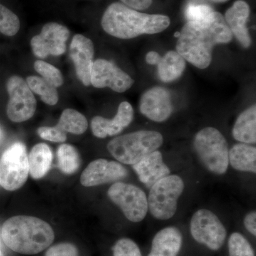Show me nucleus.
<instances>
[{
	"label": "nucleus",
	"instance_id": "obj_28",
	"mask_svg": "<svg viewBox=\"0 0 256 256\" xmlns=\"http://www.w3.org/2000/svg\"><path fill=\"white\" fill-rule=\"evenodd\" d=\"M34 68L37 73L42 76V78L54 87L58 88L63 85L64 77L62 72L52 64L43 60H36L34 63Z\"/></svg>",
	"mask_w": 256,
	"mask_h": 256
},
{
	"label": "nucleus",
	"instance_id": "obj_14",
	"mask_svg": "<svg viewBox=\"0 0 256 256\" xmlns=\"http://www.w3.org/2000/svg\"><path fill=\"white\" fill-rule=\"evenodd\" d=\"M140 110L143 116L154 122L168 120L174 110L169 90L160 86L150 89L141 97Z\"/></svg>",
	"mask_w": 256,
	"mask_h": 256
},
{
	"label": "nucleus",
	"instance_id": "obj_21",
	"mask_svg": "<svg viewBox=\"0 0 256 256\" xmlns=\"http://www.w3.org/2000/svg\"><path fill=\"white\" fill-rule=\"evenodd\" d=\"M236 140L244 144L256 143V106L246 109L238 116L233 129Z\"/></svg>",
	"mask_w": 256,
	"mask_h": 256
},
{
	"label": "nucleus",
	"instance_id": "obj_26",
	"mask_svg": "<svg viewBox=\"0 0 256 256\" xmlns=\"http://www.w3.org/2000/svg\"><path fill=\"white\" fill-rule=\"evenodd\" d=\"M58 166L62 172L66 174H73L80 168V156L77 150L70 144H64L57 151Z\"/></svg>",
	"mask_w": 256,
	"mask_h": 256
},
{
	"label": "nucleus",
	"instance_id": "obj_31",
	"mask_svg": "<svg viewBox=\"0 0 256 256\" xmlns=\"http://www.w3.org/2000/svg\"><path fill=\"white\" fill-rule=\"evenodd\" d=\"M114 256H142L137 244L128 238L119 240L114 246Z\"/></svg>",
	"mask_w": 256,
	"mask_h": 256
},
{
	"label": "nucleus",
	"instance_id": "obj_4",
	"mask_svg": "<svg viewBox=\"0 0 256 256\" xmlns=\"http://www.w3.org/2000/svg\"><path fill=\"white\" fill-rule=\"evenodd\" d=\"M163 143L164 138L161 133L141 130L114 138L108 144V150L119 162L132 166L158 150Z\"/></svg>",
	"mask_w": 256,
	"mask_h": 256
},
{
	"label": "nucleus",
	"instance_id": "obj_38",
	"mask_svg": "<svg viewBox=\"0 0 256 256\" xmlns=\"http://www.w3.org/2000/svg\"><path fill=\"white\" fill-rule=\"evenodd\" d=\"M2 137H3L2 131V130L0 129V142H1L2 139Z\"/></svg>",
	"mask_w": 256,
	"mask_h": 256
},
{
	"label": "nucleus",
	"instance_id": "obj_27",
	"mask_svg": "<svg viewBox=\"0 0 256 256\" xmlns=\"http://www.w3.org/2000/svg\"><path fill=\"white\" fill-rule=\"evenodd\" d=\"M20 30L18 15L4 5L0 4V32L6 36H14Z\"/></svg>",
	"mask_w": 256,
	"mask_h": 256
},
{
	"label": "nucleus",
	"instance_id": "obj_18",
	"mask_svg": "<svg viewBox=\"0 0 256 256\" xmlns=\"http://www.w3.org/2000/svg\"><path fill=\"white\" fill-rule=\"evenodd\" d=\"M250 12V6L246 2L238 0L228 10L224 18L232 34L236 37L240 44L246 48L252 44V37L247 28Z\"/></svg>",
	"mask_w": 256,
	"mask_h": 256
},
{
	"label": "nucleus",
	"instance_id": "obj_5",
	"mask_svg": "<svg viewBox=\"0 0 256 256\" xmlns=\"http://www.w3.org/2000/svg\"><path fill=\"white\" fill-rule=\"evenodd\" d=\"M197 156L210 172L222 175L229 166V149L226 139L218 130L208 127L197 133L194 138Z\"/></svg>",
	"mask_w": 256,
	"mask_h": 256
},
{
	"label": "nucleus",
	"instance_id": "obj_16",
	"mask_svg": "<svg viewBox=\"0 0 256 256\" xmlns=\"http://www.w3.org/2000/svg\"><path fill=\"white\" fill-rule=\"evenodd\" d=\"M134 119V110L128 102H121L118 114L112 120L96 116L92 121V134L96 138L104 139L119 134L132 124Z\"/></svg>",
	"mask_w": 256,
	"mask_h": 256
},
{
	"label": "nucleus",
	"instance_id": "obj_1",
	"mask_svg": "<svg viewBox=\"0 0 256 256\" xmlns=\"http://www.w3.org/2000/svg\"><path fill=\"white\" fill-rule=\"evenodd\" d=\"M233 34L223 15L214 12L198 21L188 22L180 34L176 50L185 60L200 69L210 67L216 45L228 44Z\"/></svg>",
	"mask_w": 256,
	"mask_h": 256
},
{
	"label": "nucleus",
	"instance_id": "obj_19",
	"mask_svg": "<svg viewBox=\"0 0 256 256\" xmlns=\"http://www.w3.org/2000/svg\"><path fill=\"white\" fill-rule=\"evenodd\" d=\"M182 242L181 232L175 227H168L156 234L148 256H178Z\"/></svg>",
	"mask_w": 256,
	"mask_h": 256
},
{
	"label": "nucleus",
	"instance_id": "obj_8",
	"mask_svg": "<svg viewBox=\"0 0 256 256\" xmlns=\"http://www.w3.org/2000/svg\"><path fill=\"white\" fill-rule=\"evenodd\" d=\"M108 194L128 220L139 223L146 218L149 210L148 197L141 188L130 184L116 182Z\"/></svg>",
	"mask_w": 256,
	"mask_h": 256
},
{
	"label": "nucleus",
	"instance_id": "obj_32",
	"mask_svg": "<svg viewBox=\"0 0 256 256\" xmlns=\"http://www.w3.org/2000/svg\"><path fill=\"white\" fill-rule=\"evenodd\" d=\"M38 136L44 140L55 143L65 142L67 140V133L58 126L55 127H42L37 130Z\"/></svg>",
	"mask_w": 256,
	"mask_h": 256
},
{
	"label": "nucleus",
	"instance_id": "obj_17",
	"mask_svg": "<svg viewBox=\"0 0 256 256\" xmlns=\"http://www.w3.org/2000/svg\"><path fill=\"white\" fill-rule=\"evenodd\" d=\"M132 168L141 182L149 188L171 174L170 168L164 163L162 154L158 150L144 156L137 164L132 165Z\"/></svg>",
	"mask_w": 256,
	"mask_h": 256
},
{
	"label": "nucleus",
	"instance_id": "obj_37",
	"mask_svg": "<svg viewBox=\"0 0 256 256\" xmlns=\"http://www.w3.org/2000/svg\"><path fill=\"white\" fill-rule=\"evenodd\" d=\"M210 1L214 2L216 3H224L228 2V0H210Z\"/></svg>",
	"mask_w": 256,
	"mask_h": 256
},
{
	"label": "nucleus",
	"instance_id": "obj_22",
	"mask_svg": "<svg viewBox=\"0 0 256 256\" xmlns=\"http://www.w3.org/2000/svg\"><path fill=\"white\" fill-rule=\"evenodd\" d=\"M229 164L237 171L256 173V148L244 143L236 144L229 150Z\"/></svg>",
	"mask_w": 256,
	"mask_h": 256
},
{
	"label": "nucleus",
	"instance_id": "obj_12",
	"mask_svg": "<svg viewBox=\"0 0 256 256\" xmlns=\"http://www.w3.org/2000/svg\"><path fill=\"white\" fill-rule=\"evenodd\" d=\"M134 80L114 62L106 60L94 62L90 85L96 88H109L118 94H124L134 85Z\"/></svg>",
	"mask_w": 256,
	"mask_h": 256
},
{
	"label": "nucleus",
	"instance_id": "obj_33",
	"mask_svg": "<svg viewBox=\"0 0 256 256\" xmlns=\"http://www.w3.org/2000/svg\"><path fill=\"white\" fill-rule=\"evenodd\" d=\"M78 250L73 244H60L50 248L46 256H78Z\"/></svg>",
	"mask_w": 256,
	"mask_h": 256
},
{
	"label": "nucleus",
	"instance_id": "obj_20",
	"mask_svg": "<svg viewBox=\"0 0 256 256\" xmlns=\"http://www.w3.org/2000/svg\"><path fill=\"white\" fill-rule=\"evenodd\" d=\"M28 168L32 178L40 180L44 178L50 169L53 154L50 146L40 143L34 146L28 156Z\"/></svg>",
	"mask_w": 256,
	"mask_h": 256
},
{
	"label": "nucleus",
	"instance_id": "obj_35",
	"mask_svg": "<svg viewBox=\"0 0 256 256\" xmlns=\"http://www.w3.org/2000/svg\"><path fill=\"white\" fill-rule=\"evenodd\" d=\"M244 225L247 230L252 234L254 236H256V212H252L246 216L244 220Z\"/></svg>",
	"mask_w": 256,
	"mask_h": 256
},
{
	"label": "nucleus",
	"instance_id": "obj_15",
	"mask_svg": "<svg viewBox=\"0 0 256 256\" xmlns=\"http://www.w3.org/2000/svg\"><path fill=\"white\" fill-rule=\"evenodd\" d=\"M94 54L95 48L90 38L82 34L74 37L70 47V55L75 66L77 76L85 86H90Z\"/></svg>",
	"mask_w": 256,
	"mask_h": 256
},
{
	"label": "nucleus",
	"instance_id": "obj_3",
	"mask_svg": "<svg viewBox=\"0 0 256 256\" xmlns=\"http://www.w3.org/2000/svg\"><path fill=\"white\" fill-rule=\"evenodd\" d=\"M54 238V232L50 224L28 216L10 218L2 229L5 245L23 255H36L44 252L53 244Z\"/></svg>",
	"mask_w": 256,
	"mask_h": 256
},
{
	"label": "nucleus",
	"instance_id": "obj_2",
	"mask_svg": "<svg viewBox=\"0 0 256 256\" xmlns=\"http://www.w3.org/2000/svg\"><path fill=\"white\" fill-rule=\"evenodd\" d=\"M170 24L169 16L144 14L120 2L110 4L101 21L104 31L120 40H132L142 35L156 34L165 31Z\"/></svg>",
	"mask_w": 256,
	"mask_h": 256
},
{
	"label": "nucleus",
	"instance_id": "obj_23",
	"mask_svg": "<svg viewBox=\"0 0 256 256\" xmlns=\"http://www.w3.org/2000/svg\"><path fill=\"white\" fill-rule=\"evenodd\" d=\"M186 66V60L178 52L170 50L162 57L158 65L160 80L164 82H175L183 75Z\"/></svg>",
	"mask_w": 256,
	"mask_h": 256
},
{
	"label": "nucleus",
	"instance_id": "obj_30",
	"mask_svg": "<svg viewBox=\"0 0 256 256\" xmlns=\"http://www.w3.org/2000/svg\"><path fill=\"white\" fill-rule=\"evenodd\" d=\"M214 10L206 4L200 3H190L185 10V16L188 22L198 21L204 20L214 12Z\"/></svg>",
	"mask_w": 256,
	"mask_h": 256
},
{
	"label": "nucleus",
	"instance_id": "obj_11",
	"mask_svg": "<svg viewBox=\"0 0 256 256\" xmlns=\"http://www.w3.org/2000/svg\"><path fill=\"white\" fill-rule=\"evenodd\" d=\"M70 36V31L60 24H46L41 34L34 36L31 46L34 54L40 58H46L50 56H58L66 50V42Z\"/></svg>",
	"mask_w": 256,
	"mask_h": 256
},
{
	"label": "nucleus",
	"instance_id": "obj_29",
	"mask_svg": "<svg viewBox=\"0 0 256 256\" xmlns=\"http://www.w3.org/2000/svg\"><path fill=\"white\" fill-rule=\"evenodd\" d=\"M229 256H256L246 238L239 233H234L228 240Z\"/></svg>",
	"mask_w": 256,
	"mask_h": 256
},
{
	"label": "nucleus",
	"instance_id": "obj_10",
	"mask_svg": "<svg viewBox=\"0 0 256 256\" xmlns=\"http://www.w3.org/2000/svg\"><path fill=\"white\" fill-rule=\"evenodd\" d=\"M192 237L212 250H218L226 238V229L216 215L210 210H198L190 224Z\"/></svg>",
	"mask_w": 256,
	"mask_h": 256
},
{
	"label": "nucleus",
	"instance_id": "obj_36",
	"mask_svg": "<svg viewBox=\"0 0 256 256\" xmlns=\"http://www.w3.org/2000/svg\"><path fill=\"white\" fill-rule=\"evenodd\" d=\"M146 63L150 65L156 66L162 60V56L156 52H150L146 56Z\"/></svg>",
	"mask_w": 256,
	"mask_h": 256
},
{
	"label": "nucleus",
	"instance_id": "obj_25",
	"mask_svg": "<svg viewBox=\"0 0 256 256\" xmlns=\"http://www.w3.org/2000/svg\"><path fill=\"white\" fill-rule=\"evenodd\" d=\"M26 82L32 92L40 96L44 104L50 106L58 104L60 97L56 88L50 85L44 79L38 76H30Z\"/></svg>",
	"mask_w": 256,
	"mask_h": 256
},
{
	"label": "nucleus",
	"instance_id": "obj_34",
	"mask_svg": "<svg viewBox=\"0 0 256 256\" xmlns=\"http://www.w3.org/2000/svg\"><path fill=\"white\" fill-rule=\"evenodd\" d=\"M122 4L134 10H148L152 4V0H120Z\"/></svg>",
	"mask_w": 256,
	"mask_h": 256
},
{
	"label": "nucleus",
	"instance_id": "obj_9",
	"mask_svg": "<svg viewBox=\"0 0 256 256\" xmlns=\"http://www.w3.org/2000/svg\"><path fill=\"white\" fill-rule=\"evenodd\" d=\"M10 100L6 114L10 120L20 124L32 119L36 110V100L28 82L14 76L6 84Z\"/></svg>",
	"mask_w": 256,
	"mask_h": 256
},
{
	"label": "nucleus",
	"instance_id": "obj_13",
	"mask_svg": "<svg viewBox=\"0 0 256 256\" xmlns=\"http://www.w3.org/2000/svg\"><path fill=\"white\" fill-rule=\"evenodd\" d=\"M128 170L121 163L99 159L92 162L82 172L80 183L86 188L118 182L127 178Z\"/></svg>",
	"mask_w": 256,
	"mask_h": 256
},
{
	"label": "nucleus",
	"instance_id": "obj_39",
	"mask_svg": "<svg viewBox=\"0 0 256 256\" xmlns=\"http://www.w3.org/2000/svg\"><path fill=\"white\" fill-rule=\"evenodd\" d=\"M0 256H4V254H3V252H2L1 249H0Z\"/></svg>",
	"mask_w": 256,
	"mask_h": 256
},
{
	"label": "nucleus",
	"instance_id": "obj_24",
	"mask_svg": "<svg viewBox=\"0 0 256 256\" xmlns=\"http://www.w3.org/2000/svg\"><path fill=\"white\" fill-rule=\"evenodd\" d=\"M57 126L65 132L80 136L86 132L88 122L80 112L74 109H66L62 112Z\"/></svg>",
	"mask_w": 256,
	"mask_h": 256
},
{
	"label": "nucleus",
	"instance_id": "obj_7",
	"mask_svg": "<svg viewBox=\"0 0 256 256\" xmlns=\"http://www.w3.org/2000/svg\"><path fill=\"white\" fill-rule=\"evenodd\" d=\"M30 174L28 151L21 142L14 143L4 152L0 160V185L14 192L22 188Z\"/></svg>",
	"mask_w": 256,
	"mask_h": 256
},
{
	"label": "nucleus",
	"instance_id": "obj_6",
	"mask_svg": "<svg viewBox=\"0 0 256 256\" xmlns=\"http://www.w3.org/2000/svg\"><path fill=\"white\" fill-rule=\"evenodd\" d=\"M184 190V183L178 175L170 174L153 185L148 198V210L153 217L162 220L174 217Z\"/></svg>",
	"mask_w": 256,
	"mask_h": 256
}]
</instances>
